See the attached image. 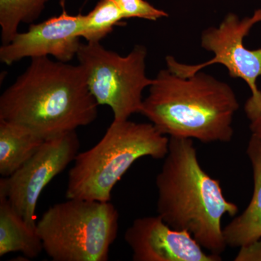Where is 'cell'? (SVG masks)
Wrapping results in <instances>:
<instances>
[{"instance_id": "6da1fadb", "label": "cell", "mask_w": 261, "mask_h": 261, "mask_svg": "<svg viewBox=\"0 0 261 261\" xmlns=\"http://www.w3.org/2000/svg\"><path fill=\"white\" fill-rule=\"evenodd\" d=\"M98 106L80 64L42 57L32 58L2 94L0 119L27 127L46 140L93 123Z\"/></svg>"}, {"instance_id": "7a4b0ae2", "label": "cell", "mask_w": 261, "mask_h": 261, "mask_svg": "<svg viewBox=\"0 0 261 261\" xmlns=\"http://www.w3.org/2000/svg\"><path fill=\"white\" fill-rule=\"evenodd\" d=\"M155 185L158 215L163 221L188 231L210 253L221 255L227 247L221 219L225 215L234 217L239 207L224 197L219 180L201 166L193 140L169 137Z\"/></svg>"}, {"instance_id": "3957f363", "label": "cell", "mask_w": 261, "mask_h": 261, "mask_svg": "<svg viewBox=\"0 0 261 261\" xmlns=\"http://www.w3.org/2000/svg\"><path fill=\"white\" fill-rule=\"evenodd\" d=\"M239 108L236 94L226 82L201 70L181 77L167 68L153 79L140 113L170 137L227 143Z\"/></svg>"}, {"instance_id": "277c9868", "label": "cell", "mask_w": 261, "mask_h": 261, "mask_svg": "<svg viewBox=\"0 0 261 261\" xmlns=\"http://www.w3.org/2000/svg\"><path fill=\"white\" fill-rule=\"evenodd\" d=\"M168 145L169 138L152 123L113 120L97 145L75 157L66 198L109 202L113 188L136 161L164 159Z\"/></svg>"}, {"instance_id": "5b68a950", "label": "cell", "mask_w": 261, "mask_h": 261, "mask_svg": "<svg viewBox=\"0 0 261 261\" xmlns=\"http://www.w3.org/2000/svg\"><path fill=\"white\" fill-rule=\"evenodd\" d=\"M119 214L111 202L67 199L37 223L43 250L54 261H107Z\"/></svg>"}, {"instance_id": "8992f818", "label": "cell", "mask_w": 261, "mask_h": 261, "mask_svg": "<svg viewBox=\"0 0 261 261\" xmlns=\"http://www.w3.org/2000/svg\"><path fill=\"white\" fill-rule=\"evenodd\" d=\"M147 48L136 45L121 56L100 42L82 43L77 53L87 86L98 105L108 106L117 121L128 120L142 111V93L153 80L146 75Z\"/></svg>"}, {"instance_id": "52a82bcc", "label": "cell", "mask_w": 261, "mask_h": 261, "mask_svg": "<svg viewBox=\"0 0 261 261\" xmlns=\"http://www.w3.org/2000/svg\"><path fill=\"white\" fill-rule=\"evenodd\" d=\"M260 22L261 9L252 16L243 19L234 13H228L219 27H210L202 32L201 46L214 53L212 59L200 64L187 65L167 56L168 69L179 76L189 77L211 65L221 64L227 69L230 77L245 81L252 95H257L261 92L256 84L261 75V48L250 50L244 44V39Z\"/></svg>"}, {"instance_id": "ba28073f", "label": "cell", "mask_w": 261, "mask_h": 261, "mask_svg": "<svg viewBox=\"0 0 261 261\" xmlns=\"http://www.w3.org/2000/svg\"><path fill=\"white\" fill-rule=\"evenodd\" d=\"M80 147L75 130L48 139L18 171L0 179V191L32 227H37L36 207L43 190L74 161Z\"/></svg>"}, {"instance_id": "9c48e42d", "label": "cell", "mask_w": 261, "mask_h": 261, "mask_svg": "<svg viewBox=\"0 0 261 261\" xmlns=\"http://www.w3.org/2000/svg\"><path fill=\"white\" fill-rule=\"evenodd\" d=\"M84 15L67 13L31 24L29 30L18 33L13 40L0 47V61L10 65L25 58L53 56L68 63L76 57Z\"/></svg>"}, {"instance_id": "30bf717a", "label": "cell", "mask_w": 261, "mask_h": 261, "mask_svg": "<svg viewBox=\"0 0 261 261\" xmlns=\"http://www.w3.org/2000/svg\"><path fill=\"white\" fill-rule=\"evenodd\" d=\"M135 261H221L206 253L188 231L175 229L161 216L136 219L124 234Z\"/></svg>"}, {"instance_id": "8fae6325", "label": "cell", "mask_w": 261, "mask_h": 261, "mask_svg": "<svg viewBox=\"0 0 261 261\" xmlns=\"http://www.w3.org/2000/svg\"><path fill=\"white\" fill-rule=\"evenodd\" d=\"M247 154L253 173V193L244 212L224 228L226 245L242 247L261 239V140L252 136L247 145Z\"/></svg>"}, {"instance_id": "7c38bea8", "label": "cell", "mask_w": 261, "mask_h": 261, "mask_svg": "<svg viewBox=\"0 0 261 261\" xmlns=\"http://www.w3.org/2000/svg\"><path fill=\"white\" fill-rule=\"evenodd\" d=\"M42 250L37 227L27 224L0 191V256L21 252L28 258H35Z\"/></svg>"}, {"instance_id": "4fadbf2b", "label": "cell", "mask_w": 261, "mask_h": 261, "mask_svg": "<svg viewBox=\"0 0 261 261\" xmlns=\"http://www.w3.org/2000/svg\"><path fill=\"white\" fill-rule=\"evenodd\" d=\"M44 140L27 127L0 119V174L8 177L40 148Z\"/></svg>"}, {"instance_id": "5bb4252c", "label": "cell", "mask_w": 261, "mask_h": 261, "mask_svg": "<svg viewBox=\"0 0 261 261\" xmlns=\"http://www.w3.org/2000/svg\"><path fill=\"white\" fill-rule=\"evenodd\" d=\"M49 0H0V27L3 44L13 40L21 23L35 21Z\"/></svg>"}, {"instance_id": "9a60e30c", "label": "cell", "mask_w": 261, "mask_h": 261, "mask_svg": "<svg viewBox=\"0 0 261 261\" xmlns=\"http://www.w3.org/2000/svg\"><path fill=\"white\" fill-rule=\"evenodd\" d=\"M123 19L115 0H99L94 9L84 15L81 38L87 42H100Z\"/></svg>"}, {"instance_id": "2e32d148", "label": "cell", "mask_w": 261, "mask_h": 261, "mask_svg": "<svg viewBox=\"0 0 261 261\" xmlns=\"http://www.w3.org/2000/svg\"><path fill=\"white\" fill-rule=\"evenodd\" d=\"M121 10L124 19L141 18L155 21L165 17L168 13L154 8L145 0H115Z\"/></svg>"}, {"instance_id": "e0dca14e", "label": "cell", "mask_w": 261, "mask_h": 261, "mask_svg": "<svg viewBox=\"0 0 261 261\" xmlns=\"http://www.w3.org/2000/svg\"><path fill=\"white\" fill-rule=\"evenodd\" d=\"M245 112L250 121L252 135L261 140V92L251 95L245 105Z\"/></svg>"}, {"instance_id": "ac0fdd59", "label": "cell", "mask_w": 261, "mask_h": 261, "mask_svg": "<svg viewBox=\"0 0 261 261\" xmlns=\"http://www.w3.org/2000/svg\"><path fill=\"white\" fill-rule=\"evenodd\" d=\"M235 261H261V240L240 247Z\"/></svg>"}]
</instances>
